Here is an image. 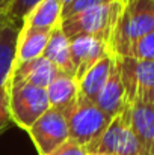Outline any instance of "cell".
<instances>
[{"label":"cell","mask_w":154,"mask_h":155,"mask_svg":"<svg viewBox=\"0 0 154 155\" xmlns=\"http://www.w3.org/2000/svg\"><path fill=\"white\" fill-rule=\"evenodd\" d=\"M3 24H5V21L2 20V17H0V30H2V27H3Z\"/></svg>","instance_id":"obj_23"},{"label":"cell","mask_w":154,"mask_h":155,"mask_svg":"<svg viewBox=\"0 0 154 155\" xmlns=\"http://www.w3.org/2000/svg\"><path fill=\"white\" fill-rule=\"evenodd\" d=\"M39 155H49L70 139L68 124L63 111L49 108L27 130Z\"/></svg>","instance_id":"obj_6"},{"label":"cell","mask_w":154,"mask_h":155,"mask_svg":"<svg viewBox=\"0 0 154 155\" xmlns=\"http://www.w3.org/2000/svg\"><path fill=\"white\" fill-rule=\"evenodd\" d=\"M63 3L62 0H41L24 17L23 24L36 30L51 32L62 23Z\"/></svg>","instance_id":"obj_13"},{"label":"cell","mask_w":154,"mask_h":155,"mask_svg":"<svg viewBox=\"0 0 154 155\" xmlns=\"http://www.w3.org/2000/svg\"><path fill=\"white\" fill-rule=\"evenodd\" d=\"M88 155H104V154H88Z\"/></svg>","instance_id":"obj_25"},{"label":"cell","mask_w":154,"mask_h":155,"mask_svg":"<svg viewBox=\"0 0 154 155\" xmlns=\"http://www.w3.org/2000/svg\"><path fill=\"white\" fill-rule=\"evenodd\" d=\"M154 30V0H125L110 39L113 56H128L132 47Z\"/></svg>","instance_id":"obj_1"},{"label":"cell","mask_w":154,"mask_h":155,"mask_svg":"<svg viewBox=\"0 0 154 155\" xmlns=\"http://www.w3.org/2000/svg\"><path fill=\"white\" fill-rule=\"evenodd\" d=\"M20 27L3 24L0 30V130L9 122V89L15 65V50Z\"/></svg>","instance_id":"obj_8"},{"label":"cell","mask_w":154,"mask_h":155,"mask_svg":"<svg viewBox=\"0 0 154 155\" xmlns=\"http://www.w3.org/2000/svg\"><path fill=\"white\" fill-rule=\"evenodd\" d=\"M95 105L112 119L116 114H119L127 105H130L127 104V100H125V89H124L122 78H121L118 56H113V65H112L110 75L95 100Z\"/></svg>","instance_id":"obj_11"},{"label":"cell","mask_w":154,"mask_h":155,"mask_svg":"<svg viewBox=\"0 0 154 155\" xmlns=\"http://www.w3.org/2000/svg\"><path fill=\"white\" fill-rule=\"evenodd\" d=\"M70 51H71V62L74 68V77L77 83L98 60L110 54L107 45L103 41L89 35H77L71 38Z\"/></svg>","instance_id":"obj_9"},{"label":"cell","mask_w":154,"mask_h":155,"mask_svg":"<svg viewBox=\"0 0 154 155\" xmlns=\"http://www.w3.org/2000/svg\"><path fill=\"white\" fill-rule=\"evenodd\" d=\"M130 57L141 59V60H151L154 62V30L148 35L142 36L128 53Z\"/></svg>","instance_id":"obj_19"},{"label":"cell","mask_w":154,"mask_h":155,"mask_svg":"<svg viewBox=\"0 0 154 155\" xmlns=\"http://www.w3.org/2000/svg\"><path fill=\"white\" fill-rule=\"evenodd\" d=\"M41 0H5L0 6V17L6 24L21 27L24 17Z\"/></svg>","instance_id":"obj_18"},{"label":"cell","mask_w":154,"mask_h":155,"mask_svg":"<svg viewBox=\"0 0 154 155\" xmlns=\"http://www.w3.org/2000/svg\"><path fill=\"white\" fill-rule=\"evenodd\" d=\"M145 101H150V103L154 104V91H151V92L148 94V97L145 98Z\"/></svg>","instance_id":"obj_22"},{"label":"cell","mask_w":154,"mask_h":155,"mask_svg":"<svg viewBox=\"0 0 154 155\" xmlns=\"http://www.w3.org/2000/svg\"><path fill=\"white\" fill-rule=\"evenodd\" d=\"M49 155H88V151L83 146H80L76 142L68 139L63 145H60L57 149H54Z\"/></svg>","instance_id":"obj_21"},{"label":"cell","mask_w":154,"mask_h":155,"mask_svg":"<svg viewBox=\"0 0 154 155\" xmlns=\"http://www.w3.org/2000/svg\"><path fill=\"white\" fill-rule=\"evenodd\" d=\"M46 92L51 108L65 111L74 104L79 95V83L73 75L59 72L47 86Z\"/></svg>","instance_id":"obj_15"},{"label":"cell","mask_w":154,"mask_h":155,"mask_svg":"<svg viewBox=\"0 0 154 155\" xmlns=\"http://www.w3.org/2000/svg\"><path fill=\"white\" fill-rule=\"evenodd\" d=\"M50 103L46 89L17 83L9 89V119L23 130H29L47 110Z\"/></svg>","instance_id":"obj_5"},{"label":"cell","mask_w":154,"mask_h":155,"mask_svg":"<svg viewBox=\"0 0 154 155\" xmlns=\"http://www.w3.org/2000/svg\"><path fill=\"white\" fill-rule=\"evenodd\" d=\"M112 0H71L70 3H67L63 6V12H62V20L71 18L74 15H79L88 9H92L98 5H104L109 3Z\"/></svg>","instance_id":"obj_20"},{"label":"cell","mask_w":154,"mask_h":155,"mask_svg":"<svg viewBox=\"0 0 154 155\" xmlns=\"http://www.w3.org/2000/svg\"><path fill=\"white\" fill-rule=\"evenodd\" d=\"M118 63L127 104L132 105L136 100H145L154 91V62L118 56Z\"/></svg>","instance_id":"obj_7"},{"label":"cell","mask_w":154,"mask_h":155,"mask_svg":"<svg viewBox=\"0 0 154 155\" xmlns=\"http://www.w3.org/2000/svg\"><path fill=\"white\" fill-rule=\"evenodd\" d=\"M3 2H5V0H0V6H2V3H3Z\"/></svg>","instance_id":"obj_26"},{"label":"cell","mask_w":154,"mask_h":155,"mask_svg":"<svg viewBox=\"0 0 154 155\" xmlns=\"http://www.w3.org/2000/svg\"><path fill=\"white\" fill-rule=\"evenodd\" d=\"M59 72L60 71L51 62H49L44 56H41L33 60L15 63L11 75V84L23 83L41 89H47V86Z\"/></svg>","instance_id":"obj_10"},{"label":"cell","mask_w":154,"mask_h":155,"mask_svg":"<svg viewBox=\"0 0 154 155\" xmlns=\"http://www.w3.org/2000/svg\"><path fill=\"white\" fill-rule=\"evenodd\" d=\"M88 154L104 155H145L130 124V105L116 114L103 134L86 148Z\"/></svg>","instance_id":"obj_4"},{"label":"cell","mask_w":154,"mask_h":155,"mask_svg":"<svg viewBox=\"0 0 154 155\" xmlns=\"http://www.w3.org/2000/svg\"><path fill=\"white\" fill-rule=\"evenodd\" d=\"M125 0H112L109 3L98 5L79 15L62 20L60 29L68 39L77 35H89L98 38L109 48Z\"/></svg>","instance_id":"obj_2"},{"label":"cell","mask_w":154,"mask_h":155,"mask_svg":"<svg viewBox=\"0 0 154 155\" xmlns=\"http://www.w3.org/2000/svg\"><path fill=\"white\" fill-rule=\"evenodd\" d=\"M43 56L49 62H51L60 72H65V74H70L74 77V68H73L71 51H70V39L62 32L60 26L50 32L49 42L46 45Z\"/></svg>","instance_id":"obj_17"},{"label":"cell","mask_w":154,"mask_h":155,"mask_svg":"<svg viewBox=\"0 0 154 155\" xmlns=\"http://www.w3.org/2000/svg\"><path fill=\"white\" fill-rule=\"evenodd\" d=\"M113 65V54L104 56L98 60L80 80H79V94L86 100L95 103L98 94L101 92L103 86L106 84Z\"/></svg>","instance_id":"obj_16"},{"label":"cell","mask_w":154,"mask_h":155,"mask_svg":"<svg viewBox=\"0 0 154 155\" xmlns=\"http://www.w3.org/2000/svg\"><path fill=\"white\" fill-rule=\"evenodd\" d=\"M70 2H71V0H62V3H63V6H65L67 3H70Z\"/></svg>","instance_id":"obj_24"},{"label":"cell","mask_w":154,"mask_h":155,"mask_svg":"<svg viewBox=\"0 0 154 155\" xmlns=\"http://www.w3.org/2000/svg\"><path fill=\"white\" fill-rule=\"evenodd\" d=\"M130 124L145 155H154V104L136 100L130 105Z\"/></svg>","instance_id":"obj_12"},{"label":"cell","mask_w":154,"mask_h":155,"mask_svg":"<svg viewBox=\"0 0 154 155\" xmlns=\"http://www.w3.org/2000/svg\"><path fill=\"white\" fill-rule=\"evenodd\" d=\"M49 36H50V32L36 30V29L21 24L18 39H17L15 63H23V62L41 57L49 42Z\"/></svg>","instance_id":"obj_14"},{"label":"cell","mask_w":154,"mask_h":155,"mask_svg":"<svg viewBox=\"0 0 154 155\" xmlns=\"http://www.w3.org/2000/svg\"><path fill=\"white\" fill-rule=\"evenodd\" d=\"M63 114L68 124L70 140L76 142L85 149L101 136L112 120V117L103 113L95 103L86 100L80 94L77 95L74 104L63 111Z\"/></svg>","instance_id":"obj_3"}]
</instances>
